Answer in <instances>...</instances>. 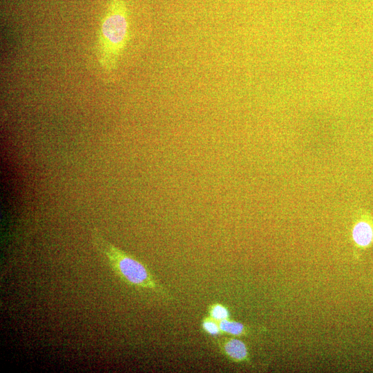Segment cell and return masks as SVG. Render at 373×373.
<instances>
[{"mask_svg":"<svg viewBox=\"0 0 373 373\" xmlns=\"http://www.w3.org/2000/svg\"><path fill=\"white\" fill-rule=\"evenodd\" d=\"M224 354L236 362H241L248 358V351L246 345L237 338H228L221 345Z\"/></svg>","mask_w":373,"mask_h":373,"instance_id":"277c9868","label":"cell"},{"mask_svg":"<svg viewBox=\"0 0 373 373\" xmlns=\"http://www.w3.org/2000/svg\"><path fill=\"white\" fill-rule=\"evenodd\" d=\"M221 332L233 336H240L245 333V327L242 323L229 320L228 318L218 321Z\"/></svg>","mask_w":373,"mask_h":373,"instance_id":"5b68a950","label":"cell"},{"mask_svg":"<svg viewBox=\"0 0 373 373\" xmlns=\"http://www.w3.org/2000/svg\"><path fill=\"white\" fill-rule=\"evenodd\" d=\"M352 238L358 249H366L373 244V219L367 214H363L354 222Z\"/></svg>","mask_w":373,"mask_h":373,"instance_id":"3957f363","label":"cell"},{"mask_svg":"<svg viewBox=\"0 0 373 373\" xmlns=\"http://www.w3.org/2000/svg\"><path fill=\"white\" fill-rule=\"evenodd\" d=\"M92 238L95 247L107 259L111 269L126 284L156 292L162 289L142 262L108 242L97 231H93Z\"/></svg>","mask_w":373,"mask_h":373,"instance_id":"7a4b0ae2","label":"cell"},{"mask_svg":"<svg viewBox=\"0 0 373 373\" xmlns=\"http://www.w3.org/2000/svg\"><path fill=\"white\" fill-rule=\"evenodd\" d=\"M211 318L216 321H220L229 318V312L228 309L222 304H214L209 308Z\"/></svg>","mask_w":373,"mask_h":373,"instance_id":"8992f818","label":"cell"},{"mask_svg":"<svg viewBox=\"0 0 373 373\" xmlns=\"http://www.w3.org/2000/svg\"><path fill=\"white\" fill-rule=\"evenodd\" d=\"M202 329L211 335H218L221 332L219 323L212 318H207L202 323Z\"/></svg>","mask_w":373,"mask_h":373,"instance_id":"52a82bcc","label":"cell"},{"mask_svg":"<svg viewBox=\"0 0 373 373\" xmlns=\"http://www.w3.org/2000/svg\"><path fill=\"white\" fill-rule=\"evenodd\" d=\"M128 36L126 0H111L100 26L98 41L99 61L106 73L115 70Z\"/></svg>","mask_w":373,"mask_h":373,"instance_id":"6da1fadb","label":"cell"}]
</instances>
